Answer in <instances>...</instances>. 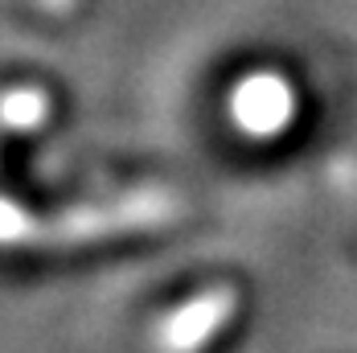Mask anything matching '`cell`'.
I'll return each instance as SVG.
<instances>
[{
	"label": "cell",
	"mask_w": 357,
	"mask_h": 353,
	"mask_svg": "<svg viewBox=\"0 0 357 353\" xmlns=\"http://www.w3.org/2000/svg\"><path fill=\"white\" fill-rule=\"evenodd\" d=\"M173 206L160 197H136L128 206L115 210H95V213H70L58 222H33L25 213L8 210L0 202V243H50V239H82V234H107L123 226H148L156 218H169Z\"/></svg>",
	"instance_id": "cell-1"
},
{
	"label": "cell",
	"mask_w": 357,
	"mask_h": 353,
	"mask_svg": "<svg viewBox=\"0 0 357 353\" xmlns=\"http://www.w3.org/2000/svg\"><path fill=\"white\" fill-rule=\"evenodd\" d=\"M234 119L255 132V136H271L280 132L287 119H291V91L287 82L263 74V78H250L234 91Z\"/></svg>",
	"instance_id": "cell-2"
},
{
	"label": "cell",
	"mask_w": 357,
	"mask_h": 353,
	"mask_svg": "<svg viewBox=\"0 0 357 353\" xmlns=\"http://www.w3.org/2000/svg\"><path fill=\"white\" fill-rule=\"evenodd\" d=\"M230 308H234V296L230 292H206V296H197L165 329V345L169 350H193V345H202L218 324L230 317Z\"/></svg>",
	"instance_id": "cell-3"
},
{
	"label": "cell",
	"mask_w": 357,
	"mask_h": 353,
	"mask_svg": "<svg viewBox=\"0 0 357 353\" xmlns=\"http://www.w3.org/2000/svg\"><path fill=\"white\" fill-rule=\"evenodd\" d=\"M4 111H8V119H13L17 128H29L37 115H41V99H37L33 91H21V95H13V99L4 103Z\"/></svg>",
	"instance_id": "cell-4"
}]
</instances>
